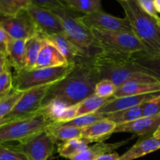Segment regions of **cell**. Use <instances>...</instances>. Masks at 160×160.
I'll list each match as a JSON object with an SVG mask.
<instances>
[{
	"instance_id": "obj_1",
	"label": "cell",
	"mask_w": 160,
	"mask_h": 160,
	"mask_svg": "<svg viewBox=\"0 0 160 160\" xmlns=\"http://www.w3.org/2000/svg\"><path fill=\"white\" fill-rule=\"evenodd\" d=\"M92 58L76 63L67 77L52 84L44 98L42 107L52 100L61 101L69 106L78 105L95 95V86L100 78Z\"/></svg>"
},
{
	"instance_id": "obj_2",
	"label": "cell",
	"mask_w": 160,
	"mask_h": 160,
	"mask_svg": "<svg viewBox=\"0 0 160 160\" xmlns=\"http://www.w3.org/2000/svg\"><path fill=\"white\" fill-rule=\"evenodd\" d=\"M92 60L100 80H109L117 88L131 81L159 82L135 65L131 55L98 51L93 55Z\"/></svg>"
},
{
	"instance_id": "obj_3",
	"label": "cell",
	"mask_w": 160,
	"mask_h": 160,
	"mask_svg": "<svg viewBox=\"0 0 160 160\" xmlns=\"http://www.w3.org/2000/svg\"><path fill=\"white\" fill-rule=\"evenodd\" d=\"M119 1V0H118ZM129 21L132 32L148 54L160 56V23L144 12L136 0L119 1Z\"/></svg>"
},
{
	"instance_id": "obj_4",
	"label": "cell",
	"mask_w": 160,
	"mask_h": 160,
	"mask_svg": "<svg viewBox=\"0 0 160 160\" xmlns=\"http://www.w3.org/2000/svg\"><path fill=\"white\" fill-rule=\"evenodd\" d=\"M74 67L75 64L68 63L52 68L23 69L13 77V90L26 92L34 88L51 85L63 79Z\"/></svg>"
},
{
	"instance_id": "obj_5",
	"label": "cell",
	"mask_w": 160,
	"mask_h": 160,
	"mask_svg": "<svg viewBox=\"0 0 160 160\" xmlns=\"http://www.w3.org/2000/svg\"><path fill=\"white\" fill-rule=\"evenodd\" d=\"M93 48L98 51L131 55L145 51L143 45L131 32L91 29Z\"/></svg>"
},
{
	"instance_id": "obj_6",
	"label": "cell",
	"mask_w": 160,
	"mask_h": 160,
	"mask_svg": "<svg viewBox=\"0 0 160 160\" xmlns=\"http://www.w3.org/2000/svg\"><path fill=\"white\" fill-rule=\"evenodd\" d=\"M53 123L42 109L31 117L9 121L0 127V144L19 142L45 131Z\"/></svg>"
},
{
	"instance_id": "obj_7",
	"label": "cell",
	"mask_w": 160,
	"mask_h": 160,
	"mask_svg": "<svg viewBox=\"0 0 160 160\" xmlns=\"http://www.w3.org/2000/svg\"><path fill=\"white\" fill-rule=\"evenodd\" d=\"M52 12L60 20L66 35L86 55L92 57L94 55L92 52L94 48L93 37L91 30L84 26L78 20L79 16L75 15L74 11L66 6Z\"/></svg>"
},
{
	"instance_id": "obj_8",
	"label": "cell",
	"mask_w": 160,
	"mask_h": 160,
	"mask_svg": "<svg viewBox=\"0 0 160 160\" xmlns=\"http://www.w3.org/2000/svg\"><path fill=\"white\" fill-rule=\"evenodd\" d=\"M51 85L34 88L23 92L13 109L5 118L12 121L35 115L42 109L43 100Z\"/></svg>"
},
{
	"instance_id": "obj_9",
	"label": "cell",
	"mask_w": 160,
	"mask_h": 160,
	"mask_svg": "<svg viewBox=\"0 0 160 160\" xmlns=\"http://www.w3.org/2000/svg\"><path fill=\"white\" fill-rule=\"evenodd\" d=\"M55 144L54 139L44 131L19 142L16 148L28 160H48L54 151Z\"/></svg>"
},
{
	"instance_id": "obj_10",
	"label": "cell",
	"mask_w": 160,
	"mask_h": 160,
	"mask_svg": "<svg viewBox=\"0 0 160 160\" xmlns=\"http://www.w3.org/2000/svg\"><path fill=\"white\" fill-rule=\"evenodd\" d=\"M78 20L84 26L91 29L110 31L132 32V29L128 19L120 18L108 14L102 10L90 14L79 16Z\"/></svg>"
},
{
	"instance_id": "obj_11",
	"label": "cell",
	"mask_w": 160,
	"mask_h": 160,
	"mask_svg": "<svg viewBox=\"0 0 160 160\" xmlns=\"http://www.w3.org/2000/svg\"><path fill=\"white\" fill-rule=\"evenodd\" d=\"M0 25L8 35L13 39L28 40L38 33L26 10L14 16H2Z\"/></svg>"
},
{
	"instance_id": "obj_12",
	"label": "cell",
	"mask_w": 160,
	"mask_h": 160,
	"mask_svg": "<svg viewBox=\"0 0 160 160\" xmlns=\"http://www.w3.org/2000/svg\"><path fill=\"white\" fill-rule=\"evenodd\" d=\"M26 11L34 22L38 31L44 37L64 32L60 20L52 11L32 3Z\"/></svg>"
},
{
	"instance_id": "obj_13",
	"label": "cell",
	"mask_w": 160,
	"mask_h": 160,
	"mask_svg": "<svg viewBox=\"0 0 160 160\" xmlns=\"http://www.w3.org/2000/svg\"><path fill=\"white\" fill-rule=\"evenodd\" d=\"M160 125V115L152 117H142L134 121L117 125L114 133H131L140 138L153 136Z\"/></svg>"
},
{
	"instance_id": "obj_14",
	"label": "cell",
	"mask_w": 160,
	"mask_h": 160,
	"mask_svg": "<svg viewBox=\"0 0 160 160\" xmlns=\"http://www.w3.org/2000/svg\"><path fill=\"white\" fill-rule=\"evenodd\" d=\"M45 38L58 48V50L66 58L67 63L76 64L84 59L91 58L82 50L80 49L75 44H73L64 32Z\"/></svg>"
},
{
	"instance_id": "obj_15",
	"label": "cell",
	"mask_w": 160,
	"mask_h": 160,
	"mask_svg": "<svg viewBox=\"0 0 160 160\" xmlns=\"http://www.w3.org/2000/svg\"><path fill=\"white\" fill-rule=\"evenodd\" d=\"M159 95H160V92L146 94V95L121 97V98H112L111 101L104 105L101 109H98V112L100 113L106 114L135 107V106H141L145 102L155 98Z\"/></svg>"
},
{
	"instance_id": "obj_16",
	"label": "cell",
	"mask_w": 160,
	"mask_h": 160,
	"mask_svg": "<svg viewBox=\"0 0 160 160\" xmlns=\"http://www.w3.org/2000/svg\"><path fill=\"white\" fill-rule=\"evenodd\" d=\"M117 124L105 118L92 125L82 128L81 138L92 142H103L109 138L115 131Z\"/></svg>"
},
{
	"instance_id": "obj_17",
	"label": "cell",
	"mask_w": 160,
	"mask_h": 160,
	"mask_svg": "<svg viewBox=\"0 0 160 160\" xmlns=\"http://www.w3.org/2000/svg\"><path fill=\"white\" fill-rule=\"evenodd\" d=\"M67 61L54 45L45 38L34 68L43 69L67 65Z\"/></svg>"
},
{
	"instance_id": "obj_18",
	"label": "cell",
	"mask_w": 160,
	"mask_h": 160,
	"mask_svg": "<svg viewBox=\"0 0 160 160\" xmlns=\"http://www.w3.org/2000/svg\"><path fill=\"white\" fill-rule=\"evenodd\" d=\"M160 92L159 82L148 81H131L125 83L117 88L113 98L133 96V95H146V94Z\"/></svg>"
},
{
	"instance_id": "obj_19",
	"label": "cell",
	"mask_w": 160,
	"mask_h": 160,
	"mask_svg": "<svg viewBox=\"0 0 160 160\" xmlns=\"http://www.w3.org/2000/svg\"><path fill=\"white\" fill-rule=\"evenodd\" d=\"M160 149V138L150 137L140 138L137 143L120 156V160H134Z\"/></svg>"
},
{
	"instance_id": "obj_20",
	"label": "cell",
	"mask_w": 160,
	"mask_h": 160,
	"mask_svg": "<svg viewBox=\"0 0 160 160\" xmlns=\"http://www.w3.org/2000/svg\"><path fill=\"white\" fill-rule=\"evenodd\" d=\"M131 59L141 70L160 82V56H154L145 51H141L131 54Z\"/></svg>"
},
{
	"instance_id": "obj_21",
	"label": "cell",
	"mask_w": 160,
	"mask_h": 160,
	"mask_svg": "<svg viewBox=\"0 0 160 160\" xmlns=\"http://www.w3.org/2000/svg\"><path fill=\"white\" fill-rule=\"evenodd\" d=\"M131 139L116 142V143H106V142H97L92 146L88 147L85 151L81 152L73 159L68 160H96L102 155L106 153L113 152L116 149L128 143Z\"/></svg>"
},
{
	"instance_id": "obj_22",
	"label": "cell",
	"mask_w": 160,
	"mask_h": 160,
	"mask_svg": "<svg viewBox=\"0 0 160 160\" xmlns=\"http://www.w3.org/2000/svg\"><path fill=\"white\" fill-rule=\"evenodd\" d=\"M28 40L9 38L7 48V56L9 64L15 70L16 73L24 68L26 42Z\"/></svg>"
},
{
	"instance_id": "obj_23",
	"label": "cell",
	"mask_w": 160,
	"mask_h": 160,
	"mask_svg": "<svg viewBox=\"0 0 160 160\" xmlns=\"http://www.w3.org/2000/svg\"><path fill=\"white\" fill-rule=\"evenodd\" d=\"M46 132L54 139L55 142H67L73 138H81L82 128L69 126L60 123H55L45 130Z\"/></svg>"
},
{
	"instance_id": "obj_24",
	"label": "cell",
	"mask_w": 160,
	"mask_h": 160,
	"mask_svg": "<svg viewBox=\"0 0 160 160\" xmlns=\"http://www.w3.org/2000/svg\"><path fill=\"white\" fill-rule=\"evenodd\" d=\"M44 42H45V37L39 32L27 41L23 69L27 70L34 69Z\"/></svg>"
},
{
	"instance_id": "obj_25",
	"label": "cell",
	"mask_w": 160,
	"mask_h": 160,
	"mask_svg": "<svg viewBox=\"0 0 160 160\" xmlns=\"http://www.w3.org/2000/svg\"><path fill=\"white\" fill-rule=\"evenodd\" d=\"M89 144L90 142L82 138H73L59 144L57 151L60 156L67 159H71L85 151L89 147Z\"/></svg>"
},
{
	"instance_id": "obj_26",
	"label": "cell",
	"mask_w": 160,
	"mask_h": 160,
	"mask_svg": "<svg viewBox=\"0 0 160 160\" xmlns=\"http://www.w3.org/2000/svg\"><path fill=\"white\" fill-rule=\"evenodd\" d=\"M105 117L108 120H111L116 124L120 125L123 123H129L134 121L139 118L143 117L142 113V105L130 109H123V110L117 111V112H110L105 114Z\"/></svg>"
},
{
	"instance_id": "obj_27",
	"label": "cell",
	"mask_w": 160,
	"mask_h": 160,
	"mask_svg": "<svg viewBox=\"0 0 160 160\" xmlns=\"http://www.w3.org/2000/svg\"><path fill=\"white\" fill-rule=\"evenodd\" d=\"M112 98L113 97L102 98V97H99L96 95H93L88 98H85L78 105L77 117L98 112V109H101L104 105L111 101Z\"/></svg>"
},
{
	"instance_id": "obj_28",
	"label": "cell",
	"mask_w": 160,
	"mask_h": 160,
	"mask_svg": "<svg viewBox=\"0 0 160 160\" xmlns=\"http://www.w3.org/2000/svg\"><path fill=\"white\" fill-rule=\"evenodd\" d=\"M62 2L71 10L84 14L102 10V0H62Z\"/></svg>"
},
{
	"instance_id": "obj_29",
	"label": "cell",
	"mask_w": 160,
	"mask_h": 160,
	"mask_svg": "<svg viewBox=\"0 0 160 160\" xmlns=\"http://www.w3.org/2000/svg\"><path fill=\"white\" fill-rule=\"evenodd\" d=\"M31 4V0H0V17L17 15Z\"/></svg>"
},
{
	"instance_id": "obj_30",
	"label": "cell",
	"mask_w": 160,
	"mask_h": 160,
	"mask_svg": "<svg viewBox=\"0 0 160 160\" xmlns=\"http://www.w3.org/2000/svg\"><path fill=\"white\" fill-rule=\"evenodd\" d=\"M23 92L12 90L9 95L0 99V118L6 117L13 109Z\"/></svg>"
},
{
	"instance_id": "obj_31",
	"label": "cell",
	"mask_w": 160,
	"mask_h": 160,
	"mask_svg": "<svg viewBox=\"0 0 160 160\" xmlns=\"http://www.w3.org/2000/svg\"><path fill=\"white\" fill-rule=\"evenodd\" d=\"M105 114L100 113L98 112H93V113L87 114V115L81 116V117H76L70 121L66 122V123H60L62 124L69 125V126L76 127L79 128H84L85 127L92 125L99 120L105 119Z\"/></svg>"
},
{
	"instance_id": "obj_32",
	"label": "cell",
	"mask_w": 160,
	"mask_h": 160,
	"mask_svg": "<svg viewBox=\"0 0 160 160\" xmlns=\"http://www.w3.org/2000/svg\"><path fill=\"white\" fill-rule=\"evenodd\" d=\"M0 160H28L24 154L16 146L0 144Z\"/></svg>"
},
{
	"instance_id": "obj_33",
	"label": "cell",
	"mask_w": 160,
	"mask_h": 160,
	"mask_svg": "<svg viewBox=\"0 0 160 160\" xmlns=\"http://www.w3.org/2000/svg\"><path fill=\"white\" fill-rule=\"evenodd\" d=\"M9 67L0 74V99L6 97L13 90V77Z\"/></svg>"
},
{
	"instance_id": "obj_34",
	"label": "cell",
	"mask_w": 160,
	"mask_h": 160,
	"mask_svg": "<svg viewBox=\"0 0 160 160\" xmlns=\"http://www.w3.org/2000/svg\"><path fill=\"white\" fill-rule=\"evenodd\" d=\"M117 86L108 79L100 80L95 86V95L102 98H110L113 96Z\"/></svg>"
},
{
	"instance_id": "obj_35",
	"label": "cell",
	"mask_w": 160,
	"mask_h": 160,
	"mask_svg": "<svg viewBox=\"0 0 160 160\" xmlns=\"http://www.w3.org/2000/svg\"><path fill=\"white\" fill-rule=\"evenodd\" d=\"M142 113L144 117L160 115V95L142 104Z\"/></svg>"
},
{
	"instance_id": "obj_36",
	"label": "cell",
	"mask_w": 160,
	"mask_h": 160,
	"mask_svg": "<svg viewBox=\"0 0 160 160\" xmlns=\"http://www.w3.org/2000/svg\"><path fill=\"white\" fill-rule=\"evenodd\" d=\"M31 3L40 7L53 11L65 6L62 0H31Z\"/></svg>"
},
{
	"instance_id": "obj_37",
	"label": "cell",
	"mask_w": 160,
	"mask_h": 160,
	"mask_svg": "<svg viewBox=\"0 0 160 160\" xmlns=\"http://www.w3.org/2000/svg\"><path fill=\"white\" fill-rule=\"evenodd\" d=\"M136 1L144 12H145L147 14L159 21L160 17L159 16V13L156 12L153 0H136Z\"/></svg>"
},
{
	"instance_id": "obj_38",
	"label": "cell",
	"mask_w": 160,
	"mask_h": 160,
	"mask_svg": "<svg viewBox=\"0 0 160 160\" xmlns=\"http://www.w3.org/2000/svg\"><path fill=\"white\" fill-rule=\"evenodd\" d=\"M78 105L79 104L73 105V106H70L67 107L61 115L58 123H66V122L70 121V120L76 118L78 110Z\"/></svg>"
},
{
	"instance_id": "obj_39",
	"label": "cell",
	"mask_w": 160,
	"mask_h": 160,
	"mask_svg": "<svg viewBox=\"0 0 160 160\" xmlns=\"http://www.w3.org/2000/svg\"><path fill=\"white\" fill-rule=\"evenodd\" d=\"M10 37L0 25V52L7 56L8 44Z\"/></svg>"
},
{
	"instance_id": "obj_40",
	"label": "cell",
	"mask_w": 160,
	"mask_h": 160,
	"mask_svg": "<svg viewBox=\"0 0 160 160\" xmlns=\"http://www.w3.org/2000/svg\"><path fill=\"white\" fill-rule=\"evenodd\" d=\"M11 67L9 59L6 55L0 52V74L5 71L8 67Z\"/></svg>"
},
{
	"instance_id": "obj_41",
	"label": "cell",
	"mask_w": 160,
	"mask_h": 160,
	"mask_svg": "<svg viewBox=\"0 0 160 160\" xmlns=\"http://www.w3.org/2000/svg\"><path fill=\"white\" fill-rule=\"evenodd\" d=\"M120 156L117 152H110L102 155L96 160H120Z\"/></svg>"
},
{
	"instance_id": "obj_42",
	"label": "cell",
	"mask_w": 160,
	"mask_h": 160,
	"mask_svg": "<svg viewBox=\"0 0 160 160\" xmlns=\"http://www.w3.org/2000/svg\"><path fill=\"white\" fill-rule=\"evenodd\" d=\"M153 2H154V6L156 12L160 14V0H153Z\"/></svg>"
},
{
	"instance_id": "obj_43",
	"label": "cell",
	"mask_w": 160,
	"mask_h": 160,
	"mask_svg": "<svg viewBox=\"0 0 160 160\" xmlns=\"http://www.w3.org/2000/svg\"><path fill=\"white\" fill-rule=\"evenodd\" d=\"M9 121H10V120H8V119H6V118H5V117L4 118H0V127L3 126V125L6 124V123H9Z\"/></svg>"
},
{
	"instance_id": "obj_44",
	"label": "cell",
	"mask_w": 160,
	"mask_h": 160,
	"mask_svg": "<svg viewBox=\"0 0 160 160\" xmlns=\"http://www.w3.org/2000/svg\"><path fill=\"white\" fill-rule=\"evenodd\" d=\"M153 136H154V137H156V138H160V125H159V128L157 129V131H156V132L154 133Z\"/></svg>"
},
{
	"instance_id": "obj_45",
	"label": "cell",
	"mask_w": 160,
	"mask_h": 160,
	"mask_svg": "<svg viewBox=\"0 0 160 160\" xmlns=\"http://www.w3.org/2000/svg\"><path fill=\"white\" fill-rule=\"evenodd\" d=\"M119 1H128V0H119Z\"/></svg>"
},
{
	"instance_id": "obj_46",
	"label": "cell",
	"mask_w": 160,
	"mask_h": 160,
	"mask_svg": "<svg viewBox=\"0 0 160 160\" xmlns=\"http://www.w3.org/2000/svg\"><path fill=\"white\" fill-rule=\"evenodd\" d=\"M159 23H160V19H159Z\"/></svg>"
}]
</instances>
